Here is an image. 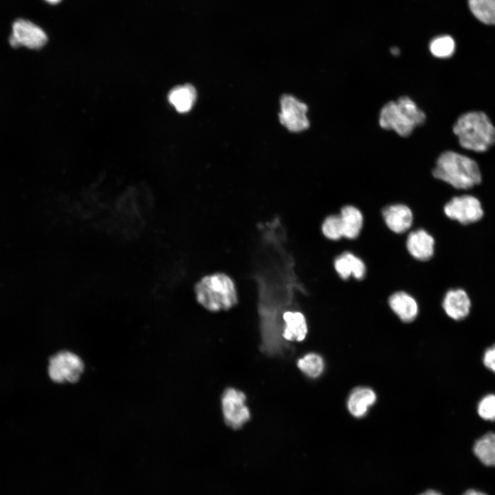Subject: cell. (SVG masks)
<instances>
[{
    "label": "cell",
    "mask_w": 495,
    "mask_h": 495,
    "mask_svg": "<svg viewBox=\"0 0 495 495\" xmlns=\"http://www.w3.org/2000/svg\"><path fill=\"white\" fill-rule=\"evenodd\" d=\"M307 110L305 103L291 95L285 94L280 98V122L290 131H302L309 126Z\"/></svg>",
    "instance_id": "8"
},
{
    "label": "cell",
    "mask_w": 495,
    "mask_h": 495,
    "mask_svg": "<svg viewBox=\"0 0 495 495\" xmlns=\"http://www.w3.org/2000/svg\"><path fill=\"white\" fill-rule=\"evenodd\" d=\"M390 52L393 55H398L399 53V50L397 47H393L390 49Z\"/></svg>",
    "instance_id": "28"
},
{
    "label": "cell",
    "mask_w": 495,
    "mask_h": 495,
    "mask_svg": "<svg viewBox=\"0 0 495 495\" xmlns=\"http://www.w3.org/2000/svg\"><path fill=\"white\" fill-rule=\"evenodd\" d=\"M282 337L285 341H302L308 328L305 316L300 311H287L283 315Z\"/></svg>",
    "instance_id": "15"
},
{
    "label": "cell",
    "mask_w": 495,
    "mask_h": 495,
    "mask_svg": "<svg viewBox=\"0 0 495 495\" xmlns=\"http://www.w3.org/2000/svg\"><path fill=\"white\" fill-rule=\"evenodd\" d=\"M333 267L339 277L347 280L353 276L362 280L366 275V267L363 260L351 252H344L336 257Z\"/></svg>",
    "instance_id": "12"
},
{
    "label": "cell",
    "mask_w": 495,
    "mask_h": 495,
    "mask_svg": "<svg viewBox=\"0 0 495 495\" xmlns=\"http://www.w3.org/2000/svg\"><path fill=\"white\" fill-rule=\"evenodd\" d=\"M444 214L461 224H469L480 220L483 210L478 199L471 195L454 197L443 207Z\"/></svg>",
    "instance_id": "7"
},
{
    "label": "cell",
    "mask_w": 495,
    "mask_h": 495,
    "mask_svg": "<svg viewBox=\"0 0 495 495\" xmlns=\"http://www.w3.org/2000/svg\"><path fill=\"white\" fill-rule=\"evenodd\" d=\"M376 394L370 388L358 387L352 390L347 399V408L356 418L364 417L376 401Z\"/></svg>",
    "instance_id": "17"
},
{
    "label": "cell",
    "mask_w": 495,
    "mask_h": 495,
    "mask_svg": "<svg viewBox=\"0 0 495 495\" xmlns=\"http://www.w3.org/2000/svg\"><path fill=\"white\" fill-rule=\"evenodd\" d=\"M463 148L475 152H485L495 143V128L482 111H470L462 114L453 126Z\"/></svg>",
    "instance_id": "2"
},
{
    "label": "cell",
    "mask_w": 495,
    "mask_h": 495,
    "mask_svg": "<svg viewBox=\"0 0 495 495\" xmlns=\"http://www.w3.org/2000/svg\"><path fill=\"white\" fill-rule=\"evenodd\" d=\"M442 307L446 314L450 318L460 320L468 316L471 302L464 290L452 289L446 293L442 301Z\"/></svg>",
    "instance_id": "13"
},
{
    "label": "cell",
    "mask_w": 495,
    "mask_h": 495,
    "mask_svg": "<svg viewBox=\"0 0 495 495\" xmlns=\"http://www.w3.org/2000/svg\"><path fill=\"white\" fill-rule=\"evenodd\" d=\"M298 368L307 377L316 378L324 371V362L322 358L314 353H307L297 362Z\"/></svg>",
    "instance_id": "21"
},
{
    "label": "cell",
    "mask_w": 495,
    "mask_h": 495,
    "mask_svg": "<svg viewBox=\"0 0 495 495\" xmlns=\"http://www.w3.org/2000/svg\"><path fill=\"white\" fill-rule=\"evenodd\" d=\"M45 1H47V2H49L50 3L55 4V3H58L60 0H45Z\"/></svg>",
    "instance_id": "29"
},
{
    "label": "cell",
    "mask_w": 495,
    "mask_h": 495,
    "mask_svg": "<svg viewBox=\"0 0 495 495\" xmlns=\"http://www.w3.org/2000/svg\"><path fill=\"white\" fill-rule=\"evenodd\" d=\"M425 119V113L416 103L409 97L402 96L382 107L379 123L384 129L393 130L399 135L407 137L416 126L422 124Z\"/></svg>",
    "instance_id": "4"
},
{
    "label": "cell",
    "mask_w": 495,
    "mask_h": 495,
    "mask_svg": "<svg viewBox=\"0 0 495 495\" xmlns=\"http://www.w3.org/2000/svg\"><path fill=\"white\" fill-rule=\"evenodd\" d=\"M473 451L484 465L495 466V433L490 432L478 439L474 443Z\"/></svg>",
    "instance_id": "19"
},
{
    "label": "cell",
    "mask_w": 495,
    "mask_h": 495,
    "mask_svg": "<svg viewBox=\"0 0 495 495\" xmlns=\"http://www.w3.org/2000/svg\"><path fill=\"white\" fill-rule=\"evenodd\" d=\"M463 495H487V494L482 492L476 491L474 490H470L466 491Z\"/></svg>",
    "instance_id": "27"
},
{
    "label": "cell",
    "mask_w": 495,
    "mask_h": 495,
    "mask_svg": "<svg viewBox=\"0 0 495 495\" xmlns=\"http://www.w3.org/2000/svg\"><path fill=\"white\" fill-rule=\"evenodd\" d=\"M468 6L478 21L495 25V0H468Z\"/></svg>",
    "instance_id": "20"
},
{
    "label": "cell",
    "mask_w": 495,
    "mask_h": 495,
    "mask_svg": "<svg viewBox=\"0 0 495 495\" xmlns=\"http://www.w3.org/2000/svg\"><path fill=\"white\" fill-rule=\"evenodd\" d=\"M417 495H442L440 492L434 490H426L418 494Z\"/></svg>",
    "instance_id": "26"
},
{
    "label": "cell",
    "mask_w": 495,
    "mask_h": 495,
    "mask_svg": "<svg viewBox=\"0 0 495 495\" xmlns=\"http://www.w3.org/2000/svg\"><path fill=\"white\" fill-rule=\"evenodd\" d=\"M340 218L343 237L353 240L359 236L364 226V215L362 211L353 205L343 206L338 214Z\"/></svg>",
    "instance_id": "16"
},
{
    "label": "cell",
    "mask_w": 495,
    "mask_h": 495,
    "mask_svg": "<svg viewBox=\"0 0 495 495\" xmlns=\"http://www.w3.org/2000/svg\"><path fill=\"white\" fill-rule=\"evenodd\" d=\"M408 254L419 261H426L434 254L435 241L432 234L424 228L410 232L406 240Z\"/></svg>",
    "instance_id": "11"
},
{
    "label": "cell",
    "mask_w": 495,
    "mask_h": 495,
    "mask_svg": "<svg viewBox=\"0 0 495 495\" xmlns=\"http://www.w3.org/2000/svg\"><path fill=\"white\" fill-rule=\"evenodd\" d=\"M388 303L394 314L404 322H412L419 314L417 300L406 292H394L388 298Z\"/></svg>",
    "instance_id": "14"
},
{
    "label": "cell",
    "mask_w": 495,
    "mask_h": 495,
    "mask_svg": "<svg viewBox=\"0 0 495 495\" xmlns=\"http://www.w3.org/2000/svg\"><path fill=\"white\" fill-rule=\"evenodd\" d=\"M321 231L323 235L331 241H338L343 237L342 227L338 214L327 216L322 221Z\"/></svg>",
    "instance_id": "23"
},
{
    "label": "cell",
    "mask_w": 495,
    "mask_h": 495,
    "mask_svg": "<svg viewBox=\"0 0 495 495\" xmlns=\"http://www.w3.org/2000/svg\"><path fill=\"white\" fill-rule=\"evenodd\" d=\"M195 292L198 302L212 312L228 310L238 301L234 281L223 273L205 276L195 285Z\"/></svg>",
    "instance_id": "3"
},
{
    "label": "cell",
    "mask_w": 495,
    "mask_h": 495,
    "mask_svg": "<svg viewBox=\"0 0 495 495\" xmlns=\"http://www.w3.org/2000/svg\"><path fill=\"white\" fill-rule=\"evenodd\" d=\"M382 216L389 230L397 234L408 231L414 221L412 209L404 204H393L386 206L382 211Z\"/></svg>",
    "instance_id": "10"
},
{
    "label": "cell",
    "mask_w": 495,
    "mask_h": 495,
    "mask_svg": "<svg viewBox=\"0 0 495 495\" xmlns=\"http://www.w3.org/2000/svg\"><path fill=\"white\" fill-rule=\"evenodd\" d=\"M483 362L488 369L495 373V344L485 350Z\"/></svg>",
    "instance_id": "25"
},
{
    "label": "cell",
    "mask_w": 495,
    "mask_h": 495,
    "mask_svg": "<svg viewBox=\"0 0 495 495\" xmlns=\"http://www.w3.org/2000/svg\"><path fill=\"white\" fill-rule=\"evenodd\" d=\"M430 50L437 58H448L454 52V41L448 35L438 36L430 42Z\"/></svg>",
    "instance_id": "22"
},
{
    "label": "cell",
    "mask_w": 495,
    "mask_h": 495,
    "mask_svg": "<svg viewBox=\"0 0 495 495\" xmlns=\"http://www.w3.org/2000/svg\"><path fill=\"white\" fill-rule=\"evenodd\" d=\"M197 93L195 89L190 84L177 86L168 94L169 102L179 113L189 111L196 100Z\"/></svg>",
    "instance_id": "18"
},
{
    "label": "cell",
    "mask_w": 495,
    "mask_h": 495,
    "mask_svg": "<svg viewBox=\"0 0 495 495\" xmlns=\"http://www.w3.org/2000/svg\"><path fill=\"white\" fill-rule=\"evenodd\" d=\"M83 369V362L78 355L64 351L50 359L48 374L55 382L74 383L79 380Z\"/></svg>",
    "instance_id": "5"
},
{
    "label": "cell",
    "mask_w": 495,
    "mask_h": 495,
    "mask_svg": "<svg viewBox=\"0 0 495 495\" xmlns=\"http://www.w3.org/2000/svg\"><path fill=\"white\" fill-rule=\"evenodd\" d=\"M13 47L25 46L30 49H39L47 41L45 32L38 25L25 19H17L12 24V32L9 38Z\"/></svg>",
    "instance_id": "9"
},
{
    "label": "cell",
    "mask_w": 495,
    "mask_h": 495,
    "mask_svg": "<svg viewBox=\"0 0 495 495\" xmlns=\"http://www.w3.org/2000/svg\"><path fill=\"white\" fill-rule=\"evenodd\" d=\"M478 415L487 421H495V395H487L479 402L477 407Z\"/></svg>",
    "instance_id": "24"
},
{
    "label": "cell",
    "mask_w": 495,
    "mask_h": 495,
    "mask_svg": "<svg viewBox=\"0 0 495 495\" xmlns=\"http://www.w3.org/2000/svg\"><path fill=\"white\" fill-rule=\"evenodd\" d=\"M432 175L457 189H468L481 182L477 163L466 155L452 151L440 155Z\"/></svg>",
    "instance_id": "1"
},
{
    "label": "cell",
    "mask_w": 495,
    "mask_h": 495,
    "mask_svg": "<svg viewBox=\"0 0 495 495\" xmlns=\"http://www.w3.org/2000/svg\"><path fill=\"white\" fill-rule=\"evenodd\" d=\"M245 394L233 388H227L221 397V407L226 424L232 429H239L250 418L245 404Z\"/></svg>",
    "instance_id": "6"
}]
</instances>
